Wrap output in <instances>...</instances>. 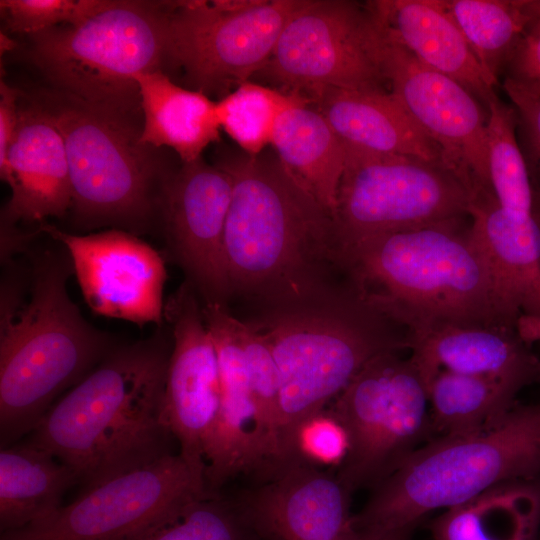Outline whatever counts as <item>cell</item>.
Instances as JSON below:
<instances>
[{
    "label": "cell",
    "mask_w": 540,
    "mask_h": 540,
    "mask_svg": "<svg viewBox=\"0 0 540 540\" xmlns=\"http://www.w3.org/2000/svg\"><path fill=\"white\" fill-rule=\"evenodd\" d=\"M232 179L224 232L231 293L271 310L328 305L353 292L333 216L288 172L275 152H220ZM347 279V278H346Z\"/></svg>",
    "instance_id": "cell-1"
},
{
    "label": "cell",
    "mask_w": 540,
    "mask_h": 540,
    "mask_svg": "<svg viewBox=\"0 0 540 540\" xmlns=\"http://www.w3.org/2000/svg\"><path fill=\"white\" fill-rule=\"evenodd\" d=\"M170 351L160 335L114 346L40 419L28 439L84 488L171 454L164 410Z\"/></svg>",
    "instance_id": "cell-2"
},
{
    "label": "cell",
    "mask_w": 540,
    "mask_h": 540,
    "mask_svg": "<svg viewBox=\"0 0 540 540\" xmlns=\"http://www.w3.org/2000/svg\"><path fill=\"white\" fill-rule=\"evenodd\" d=\"M466 218L383 233L345 247L349 283L407 334L451 325L513 327Z\"/></svg>",
    "instance_id": "cell-3"
},
{
    "label": "cell",
    "mask_w": 540,
    "mask_h": 540,
    "mask_svg": "<svg viewBox=\"0 0 540 540\" xmlns=\"http://www.w3.org/2000/svg\"><path fill=\"white\" fill-rule=\"evenodd\" d=\"M35 261L27 304H21L20 285L12 275L1 285V447L29 435L56 398L115 346L71 300L69 257L48 251Z\"/></svg>",
    "instance_id": "cell-4"
},
{
    "label": "cell",
    "mask_w": 540,
    "mask_h": 540,
    "mask_svg": "<svg viewBox=\"0 0 540 540\" xmlns=\"http://www.w3.org/2000/svg\"><path fill=\"white\" fill-rule=\"evenodd\" d=\"M280 376L279 468L298 460V434L374 357L408 349L406 329L357 293L328 305L270 310L251 323Z\"/></svg>",
    "instance_id": "cell-5"
},
{
    "label": "cell",
    "mask_w": 540,
    "mask_h": 540,
    "mask_svg": "<svg viewBox=\"0 0 540 540\" xmlns=\"http://www.w3.org/2000/svg\"><path fill=\"white\" fill-rule=\"evenodd\" d=\"M539 475L540 401L516 404L489 429L439 437L415 450L373 489L355 525L413 529L431 511Z\"/></svg>",
    "instance_id": "cell-6"
},
{
    "label": "cell",
    "mask_w": 540,
    "mask_h": 540,
    "mask_svg": "<svg viewBox=\"0 0 540 540\" xmlns=\"http://www.w3.org/2000/svg\"><path fill=\"white\" fill-rule=\"evenodd\" d=\"M31 36L35 64L62 94L127 117L141 108L135 77L167 62L168 4L108 0L78 24Z\"/></svg>",
    "instance_id": "cell-7"
},
{
    "label": "cell",
    "mask_w": 540,
    "mask_h": 540,
    "mask_svg": "<svg viewBox=\"0 0 540 540\" xmlns=\"http://www.w3.org/2000/svg\"><path fill=\"white\" fill-rule=\"evenodd\" d=\"M42 106L64 140L77 220L90 226L146 221L156 167L127 117L64 94Z\"/></svg>",
    "instance_id": "cell-8"
},
{
    "label": "cell",
    "mask_w": 540,
    "mask_h": 540,
    "mask_svg": "<svg viewBox=\"0 0 540 540\" xmlns=\"http://www.w3.org/2000/svg\"><path fill=\"white\" fill-rule=\"evenodd\" d=\"M327 411L347 437L336 474L351 493L374 489L432 432L426 380L399 352L371 359Z\"/></svg>",
    "instance_id": "cell-9"
},
{
    "label": "cell",
    "mask_w": 540,
    "mask_h": 540,
    "mask_svg": "<svg viewBox=\"0 0 540 540\" xmlns=\"http://www.w3.org/2000/svg\"><path fill=\"white\" fill-rule=\"evenodd\" d=\"M344 146L334 214L342 251L379 234L470 217L473 195L448 167Z\"/></svg>",
    "instance_id": "cell-10"
},
{
    "label": "cell",
    "mask_w": 540,
    "mask_h": 540,
    "mask_svg": "<svg viewBox=\"0 0 540 540\" xmlns=\"http://www.w3.org/2000/svg\"><path fill=\"white\" fill-rule=\"evenodd\" d=\"M303 1L167 2V61L182 69L192 90L222 98L265 67Z\"/></svg>",
    "instance_id": "cell-11"
},
{
    "label": "cell",
    "mask_w": 540,
    "mask_h": 540,
    "mask_svg": "<svg viewBox=\"0 0 540 540\" xmlns=\"http://www.w3.org/2000/svg\"><path fill=\"white\" fill-rule=\"evenodd\" d=\"M211 493L178 454L83 488L47 518L0 540H133L167 513Z\"/></svg>",
    "instance_id": "cell-12"
},
{
    "label": "cell",
    "mask_w": 540,
    "mask_h": 540,
    "mask_svg": "<svg viewBox=\"0 0 540 540\" xmlns=\"http://www.w3.org/2000/svg\"><path fill=\"white\" fill-rule=\"evenodd\" d=\"M260 73L306 99L327 87L388 91L373 51L368 9L346 0H304Z\"/></svg>",
    "instance_id": "cell-13"
},
{
    "label": "cell",
    "mask_w": 540,
    "mask_h": 540,
    "mask_svg": "<svg viewBox=\"0 0 540 540\" xmlns=\"http://www.w3.org/2000/svg\"><path fill=\"white\" fill-rule=\"evenodd\" d=\"M371 21L373 51L389 91L440 146L446 166L473 199L494 195L488 169L487 108L459 82L387 37L372 17Z\"/></svg>",
    "instance_id": "cell-14"
},
{
    "label": "cell",
    "mask_w": 540,
    "mask_h": 540,
    "mask_svg": "<svg viewBox=\"0 0 540 540\" xmlns=\"http://www.w3.org/2000/svg\"><path fill=\"white\" fill-rule=\"evenodd\" d=\"M39 231L65 248L94 313L137 324H161L166 268L153 247L116 229L78 235L41 223Z\"/></svg>",
    "instance_id": "cell-15"
},
{
    "label": "cell",
    "mask_w": 540,
    "mask_h": 540,
    "mask_svg": "<svg viewBox=\"0 0 540 540\" xmlns=\"http://www.w3.org/2000/svg\"><path fill=\"white\" fill-rule=\"evenodd\" d=\"M164 317L171 326L164 410L179 454L205 478V448L221 403L218 356L195 289L184 283L169 297Z\"/></svg>",
    "instance_id": "cell-16"
},
{
    "label": "cell",
    "mask_w": 540,
    "mask_h": 540,
    "mask_svg": "<svg viewBox=\"0 0 540 540\" xmlns=\"http://www.w3.org/2000/svg\"><path fill=\"white\" fill-rule=\"evenodd\" d=\"M231 194L230 175L202 157L183 163L162 189L168 246L205 303L224 305L232 294L224 247Z\"/></svg>",
    "instance_id": "cell-17"
},
{
    "label": "cell",
    "mask_w": 540,
    "mask_h": 540,
    "mask_svg": "<svg viewBox=\"0 0 540 540\" xmlns=\"http://www.w3.org/2000/svg\"><path fill=\"white\" fill-rule=\"evenodd\" d=\"M350 496L336 472L298 459L231 501L266 540H356Z\"/></svg>",
    "instance_id": "cell-18"
},
{
    "label": "cell",
    "mask_w": 540,
    "mask_h": 540,
    "mask_svg": "<svg viewBox=\"0 0 540 540\" xmlns=\"http://www.w3.org/2000/svg\"><path fill=\"white\" fill-rule=\"evenodd\" d=\"M202 313L216 348L221 382L220 410L205 448V481L211 494L239 474L268 478L274 463L261 431L251 392L237 318L222 304L205 303Z\"/></svg>",
    "instance_id": "cell-19"
},
{
    "label": "cell",
    "mask_w": 540,
    "mask_h": 540,
    "mask_svg": "<svg viewBox=\"0 0 540 540\" xmlns=\"http://www.w3.org/2000/svg\"><path fill=\"white\" fill-rule=\"evenodd\" d=\"M469 215L506 320L515 328L540 323V213H514L486 196Z\"/></svg>",
    "instance_id": "cell-20"
},
{
    "label": "cell",
    "mask_w": 540,
    "mask_h": 540,
    "mask_svg": "<svg viewBox=\"0 0 540 540\" xmlns=\"http://www.w3.org/2000/svg\"><path fill=\"white\" fill-rule=\"evenodd\" d=\"M11 198L1 230L18 221L61 217L72 207V186L63 137L41 104L18 106L17 125L8 154Z\"/></svg>",
    "instance_id": "cell-21"
},
{
    "label": "cell",
    "mask_w": 540,
    "mask_h": 540,
    "mask_svg": "<svg viewBox=\"0 0 540 540\" xmlns=\"http://www.w3.org/2000/svg\"><path fill=\"white\" fill-rule=\"evenodd\" d=\"M408 350L427 385L441 369L499 378L522 389L540 383V355L513 327L430 328L409 333Z\"/></svg>",
    "instance_id": "cell-22"
},
{
    "label": "cell",
    "mask_w": 540,
    "mask_h": 540,
    "mask_svg": "<svg viewBox=\"0 0 540 540\" xmlns=\"http://www.w3.org/2000/svg\"><path fill=\"white\" fill-rule=\"evenodd\" d=\"M365 5L387 37L425 65L459 82L486 108L497 95L445 1L375 0Z\"/></svg>",
    "instance_id": "cell-23"
},
{
    "label": "cell",
    "mask_w": 540,
    "mask_h": 540,
    "mask_svg": "<svg viewBox=\"0 0 540 540\" xmlns=\"http://www.w3.org/2000/svg\"><path fill=\"white\" fill-rule=\"evenodd\" d=\"M307 99L346 145L446 166L440 146L389 90L327 87Z\"/></svg>",
    "instance_id": "cell-24"
},
{
    "label": "cell",
    "mask_w": 540,
    "mask_h": 540,
    "mask_svg": "<svg viewBox=\"0 0 540 540\" xmlns=\"http://www.w3.org/2000/svg\"><path fill=\"white\" fill-rule=\"evenodd\" d=\"M135 80L143 113L141 144L172 148L187 163L220 140L216 102L207 95L175 84L162 70L140 73Z\"/></svg>",
    "instance_id": "cell-25"
},
{
    "label": "cell",
    "mask_w": 540,
    "mask_h": 540,
    "mask_svg": "<svg viewBox=\"0 0 540 540\" xmlns=\"http://www.w3.org/2000/svg\"><path fill=\"white\" fill-rule=\"evenodd\" d=\"M288 172L333 216L345 164V146L308 100L288 107L271 140Z\"/></svg>",
    "instance_id": "cell-26"
},
{
    "label": "cell",
    "mask_w": 540,
    "mask_h": 540,
    "mask_svg": "<svg viewBox=\"0 0 540 540\" xmlns=\"http://www.w3.org/2000/svg\"><path fill=\"white\" fill-rule=\"evenodd\" d=\"M78 483L72 469L29 439L0 450V531H16L54 513Z\"/></svg>",
    "instance_id": "cell-27"
},
{
    "label": "cell",
    "mask_w": 540,
    "mask_h": 540,
    "mask_svg": "<svg viewBox=\"0 0 540 540\" xmlns=\"http://www.w3.org/2000/svg\"><path fill=\"white\" fill-rule=\"evenodd\" d=\"M540 483L514 481L445 509L432 524L434 540H538Z\"/></svg>",
    "instance_id": "cell-28"
},
{
    "label": "cell",
    "mask_w": 540,
    "mask_h": 540,
    "mask_svg": "<svg viewBox=\"0 0 540 540\" xmlns=\"http://www.w3.org/2000/svg\"><path fill=\"white\" fill-rule=\"evenodd\" d=\"M521 390L499 378L438 370L427 385L432 432L456 437L489 429L517 404Z\"/></svg>",
    "instance_id": "cell-29"
},
{
    "label": "cell",
    "mask_w": 540,
    "mask_h": 540,
    "mask_svg": "<svg viewBox=\"0 0 540 540\" xmlns=\"http://www.w3.org/2000/svg\"><path fill=\"white\" fill-rule=\"evenodd\" d=\"M445 6L495 86L528 23L523 0H451Z\"/></svg>",
    "instance_id": "cell-30"
},
{
    "label": "cell",
    "mask_w": 540,
    "mask_h": 540,
    "mask_svg": "<svg viewBox=\"0 0 540 540\" xmlns=\"http://www.w3.org/2000/svg\"><path fill=\"white\" fill-rule=\"evenodd\" d=\"M487 147L490 185L498 204L518 214L536 209L527 165L517 137V114L498 95L487 106Z\"/></svg>",
    "instance_id": "cell-31"
},
{
    "label": "cell",
    "mask_w": 540,
    "mask_h": 540,
    "mask_svg": "<svg viewBox=\"0 0 540 540\" xmlns=\"http://www.w3.org/2000/svg\"><path fill=\"white\" fill-rule=\"evenodd\" d=\"M305 97L244 82L216 102L219 124L249 155L263 152L271 140L280 115Z\"/></svg>",
    "instance_id": "cell-32"
},
{
    "label": "cell",
    "mask_w": 540,
    "mask_h": 540,
    "mask_svg": "<svg viewBox=\"0 0 540 540\" xmlns=\"http://www.w3.org/2000/svg\"><path fill=\"white\" fill-rule=\"evenodd\" d=\"M254 536L231 500L209 494L162 516L133 540H254Z\"/></svg>",
    "instance_id": "cell-33"
},
{
    "label": "cell",
    "mask_w": 540,
    "mask_h": 540,
    "mask_svg": "<svg viewBox=\"0 0 540 540\" xmlns=\"http://www.w3.org/2000/svg\"><path fill=\"white\" fill-rule=\"evenodd\" d=\"M251 392L261 431L271 453L274 469L279 468L280 376L266 338L251 323L237 319Z\"/></svg>",
    "instance_id": "cell-34"
},
{
    "label": "cell",
    "mask_w": 540,
    "mask_h": 540,
    "mask_svg": "<svg viewBox=\"0 0 540 540\" xmlns=\"http://www.w3.org/2000/svg\"><path fill=\"white\" fill-rule=\"evenodd\" d=\"M108 0H1L0 9L12 32L30 35L61 25L78 24Z\"/></svg>",
    "instance_id": "cell-35"
},
{
    "label": "cell",
    "mask_w": 540,
    "mask_h": 540,
    "mask_svg": "<svg viewBox=\"0 0 540 540\" xmlns=\"http://www.w3.org/2000/svg\"><path fill=\"white\" fill-rule=\"evenodd\" d=\"M502 86L517 114L518 141L533 187L535 210L540 213V94L506 80Z\"/></svg>",
    "instance_id": "cell-36"
},
{
    "label": "cell",
    "mask_w": 540,
    "mask_h": 540,
    "mask_svg": "<svg viewBox=\"0 0 540 540\" xmlns=\"http://www.w3.org/2000/svg\"><path fill=\"white\" fill-rule=\"evenodd\" d=\"M343 428L325 409L307 421L298 434L299 454L316 465L338 466L347 452Z\"/></svg>",
    "instance_id": "cell-37"
},
{
    "label": "cell",
    "mask_w": 540,
    "mask_h": 540,
    "mask_svg": "<svg viewBox=\"0 0 540 540\" xmlns=\"http://www.w3.org/2000/svg\"><path fill=\"white\" fill-rule=\"evenodd\" d=\"M504 80L540 94V16L527 25L504 70Z\"/></svg>",
    "instance_id": "cell-38"
},
{
    "label": "cell",
    "mask_w": 540,
    "mask_h": 540,
    "mask_svg": "<svg viewBox=\"0 0 540 540\" xmlns=\"http://www.w3.org/2000/svg\"><path fill=\"white\" fill-rule=\"evenodd\" d=\"M18 92L1 80L0 84V176L8 178V154L14 137L18 116Z\"/></svg>",
    "instance_id": "cell-39"
},
{
    "label": "cell",
    "mask_w": 540,
    "mask_h": 540,
    "mask_svg": "<svg viewBox=\"0 0 540 540\" xmlns=\"http://www.w3.org/2000/svg\"><path fill=\"white\" fill-rule=\"evenodd\" d=\"M411 530V528H364L359 530L356 540H409Z\"/></svg>",
    "instance_id": "cell-40"
},
{
    "label": "cell",
    "mask_w": 540,
    "mask_h": 540,
    "mask_svg": "<svg viewBox=\"0 0 540 540\" xmlns=\"http://www.w3.org/2000/svg\"><path fill=\"white\" fill-rule=\"evenodd\" d=\"M518 330L519 334L526 342L531 345L536 343L540 346V323L525 325Z\"/></svg>",
    "instance_id": "cell-41"
},
{
    "label": "cell",
    "mask_w": 540,
    "mask_h": 540,
    "mask_svg": "<svg viewBox=\"0 0 540 540\" xmlns=\"http://www.w3.org/2000/svg\"><path fill=\"white\" fill-rule=\"evenodd\" d=\"M524 5L533 18L540 16V0H524Z\"/></svg>",
    "instance_id": "cell-42"
},
{
    "label": "cell",
    "mask_w": 540,
    "mask_h": 540,
    "mask_svg": "<svg viewBox=\"0 0 540 540\" xmlns=\"http://www.w3.org/2000/svg\"><path fill=\"white\" fill-rule=\"evenodd\" d=\"M538 540H540V535H539V539H538Z\"/></svg>",
    "instance_id": "cell-43"
}]
</instances>
